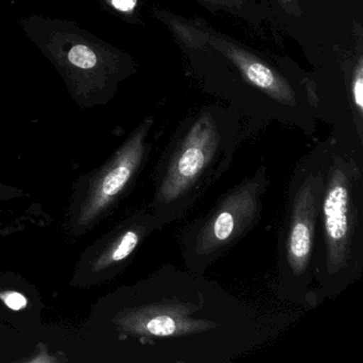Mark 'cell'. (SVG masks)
Listing matches in <instances>:
<instances>
[{"mask_svg": "<svg viewBox=\"0 0 363 363\" xmlns=\"http://www.w3.org/2000/svg\"><path fill=\"white\" fill-rule=\"evenodd\" d=\"M362 164L354 150L328 148L313 257L318 303L335 299L362 276Z\"/></svg>", "mask_w": 363, "mask_h": 363, "instance_id": "6da1fadb", "label": "cell"}, {"mask_svg": "<svg viewBox=\"0 0 363 363\" xmlns=\"http://www.w3.org/2000/svg\"><path fill=\"white\" fill-rule=\"evenodd\" d=\"M26 37L62 78L82 109L106 105L135 72L129 55L65 18L30 16L20 21Z\"/></svg>", "mask_w": 363, "mask_h": 363, "instance_id": "7a4b0ae2", "label": "cell"}, {"mask_svg": "<svg viewBox=\"0 0 363 363\" xmlns=\"http://www.w3.org/2000/svg\"><path fill=\"white\" fill-rule=\"evenodd\" d=\"M235 138L205 112L172 142L157 165L150 203V212L163 227L186 216L228 171Z\"/></svg>", "mask_w": 363, "mask_h": 363, "instance_id": "3957f363", "label": "cell"}, {"mask_svg": "<svg viewBox=\"0 0 363 363\" xmlns=\"http://www.w3.org/2000/svg\"><path fill=\"white\" fill-rule=\"evenodd\" d=\"M327 152H313L297 165L289 186L278 240L276 293L280 298L308 309L318 305L313 257Z\"/></svg>", "mask_w": 363, "mask_h": 363, "instance_id": "277c9868", "label": "cell"}, {"mask_svg": "<svg viewBox=\"0 0 363 363\" xmlns=\"http://www.w3.org/2000/svg\"><path fill=\"white\" fill-rule=\"evenodd\" d=\"M269 186L265 167L242 180L205 216L182 235L184 267L193 275H205L210 265L235 247L261 220Z\"/></svg>", "mask_w": 363, "mask_h": 363, "instance_id": "5b68a950", "label": "cell"}, {"mask_svg": "<svg viewBox=\"0 0 363 363\" xmlns=\"http://www.w3.org/2000/svg\"><path fill=\"white\" fill-rule=\"evenodd\" d=\"M207 43L228 58L243 77L265 94L284 105H294L295 94L290 84L277 72L243 48L218 35H209Z\"/></svg>", "mask_w": 363, "mask_h": 363, "instance_id": "8992f818", "label": "cell"}, {"mask_svg": "<svg viewBox=\"0 0 363 363\" xmlns=\"http://www.w3.org/2000/svg\"><path fill=\"white\" fill-rule=\"evenodd\" d=\"M352 91V99H354L359 118H362L363 110V61L361 57L359 58L356 67H354Z\"/></svg>", "mask_w": 363, "mask_h": 363, "instance_id": "52a82bcc", "label": "cell"}, {"mask_svg": "<svg viewBox=\"0 0 363 363\" xmlns=\"http://www.w3.org/2000/svg\"><path fill=\"white\" fill-rule=\"evenodd\" d=\"M105 7L121 14H131L138 6V0H101Z\"/></svg>", "mask_w": 363, "mask_h": 363, "instance_id": "ba28073f", "label": "cell"}, {"mask_svg": "<svg viewBox=\"0 0 363 363\" xmlns=\"http://www.w3.org/2000/svg\"><path fill=\"white\" fill-rule=\"evenodd\" d=\"M5 303L12 310L18 311V310L26 307L27 299L20 293L12 292L5 297Z\"/></svg>", "mask_w": 363, "mask_h": 363, "instance_id": "9c48e42d", "label": "cell"}, {"mask_svg": "<svg viewBox=\"0 0 363 363\" xmlns=\"http://www.w3.org/2000/svg\"><path fill=\"white\" fill-rule=\"evenodd\" d=\"M208 1L229 7V6L237 5V1H241V0H208Z\"/></svg>", "mask_w": 363, "mask_h": 363, "instance_id": "30bf717a", "label": "cell"}]
</instances>
